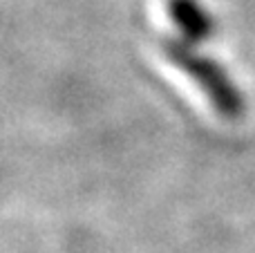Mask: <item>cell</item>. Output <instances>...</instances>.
Segmentation results:
<instances>
[{"label": "cell", "mask_w": 255, "mask_h": 253, "mask_svg": "<svg viewBox=\"0 0 255 253\" xmlns=\"http://www.w3.org/2000/svg\"><path fill=\"white\" fill-rule=\"evenodd\" d=\"M161 52L166 54V58L172 65L179 67L188 79H193L195 85H199V90L206 94L208 101L213 103V108L220 115L233 119V117H240L244 112L242 92L231 81V76L220 67V63L199 54L188 43L177 38H163Z\"/></svg>", "instance_id": "1"}, {"label": "cell", "mask_w": 255, "mask_h": 253, "mask_svg": "<svg viewBox=\"0 0 255 253\" xmlns=\"http://www.w3.org/2000/svg\"><path fill=\"white\" fill-rule=\"evenodd\" d=\"M172 22L190 40H206L213 34V22L197 0H168Z\"/></svg>", "instance_id": "2"}]
</instances>
